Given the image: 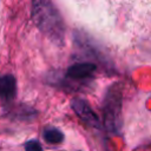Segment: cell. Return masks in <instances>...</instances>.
<instances>
[{
	"mask_svg": "<svg viewBox=\"0 0 151 151\" xmlns=\"http://www.w3.org/2000/svg\"><path fill=\"white\" fill-rule=\"evenodd\" d=\"M32 19L37 27L54 42H61L65 35L64 21L51 0H32Z\"/></svg>",
	"mask_w": 151,
	"mask_h": 151,
	"instance_id": "1",
	"label": "cell"
},
{
	"mask_svg": "<svg viewBox=\"0 0 151 151\" xmlns=\"http://www.w3.org/2000/svg\"><path fill=\"white\" fill-rule=\"evenodd\" d=\"M103 118L105 129L112 134H118L122 127V91L117 84L112 85L105 94Z\"/></svg>",
	"mask_w": 151,
	"mask_h": 151,
	"instance_id": "2",
	"label": "cell"
},
{
	"mask_svg": "<svg viewBox=\"0 0 151 151\" xmlns=\"http://www.w3.org/2000/svg\"><path fill=\"white\" fill-rule=\"evenodd\" d=\"M71 107L76 112V114L88 126L94 129H100L101 123L97 113L91 109V106L80 98H74L71 101Z\"/></svg>",
	"mask_w": 151,
	"mask_h": 151,
	"instance_id": "3",
	"label": "cell"
},
{
	"mask_svg": "<svg viewBox=\"0 0 151 151\" xmlns=\"http://www.w3.org/2000/svg\"><path fill=\"white\" fill-rule=\"evenodd\" d=\"M96 70L97 66L93 63H77L67 68L66 76L74 80H85L92 77Z\"/></svg>",
	"mask_w": 151,
	"mask_h": 151,
	"instance_id": "4",
	"label": "cell"
},
{
	"mask_svg": "<svg viewBox=\"0 0 151 151\" xmlns=\"http://www.w3.org/2000/svg\"><path fill=\"white\" fill-rule=\"evenodd\" d=\"M17 94V80L12 74L0 76V99L11 101Z\"/></svg>",
	"mask_w": 151,
	"mask_h": 151,
	"instance_id": "5",
	"label": "cell"
},
{
	"mask_svg": "<svg viewBox=\"0 0 151 151\" xmlns=\"http://www.w3.org/2000/svg\"><path fill=\"white\" fill-rule=\"evenodd\" d=\"M42 137H44L46 143L52 144V145L60 144L65 139V136H64L63 131H60L57 127H46L42 132Z\"/></svg>",
	"mask_w": 151,
	"mask_h": 151,
	"instance_id": "6",
	"label": "cell"
},
{
	"mask_svg": "<svg viewBox=\"0 0 151 151\" xmlns=\"http://www.w3.org/2000/svg\"><path fill=\"white\" fill-rule=\"evenodd\" d=\"M25 151H44L40 142L37 139H31L25 143Z\"/></svg>",
	"mask_w": 151,
	"mask_h": 151,
	"instance_id": "7",
	"label": "cell"
},
{
	"mask_svg": "<svg viewBox=\"0 0 151 151\" xmlns=\"http://www.w3.org/2000/svg\"><path fill=\"white\" fill-rule=\"evenodd\" d=\"M137 151H151V143H150V144H146V145H143V146L139 147Z\"/></svg>",
	"mask_w": 151,
	"mask_h": 151,
	"instance_id": "8",
	"label": "cell"
}]
</instances>
